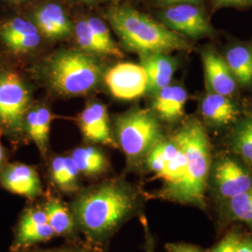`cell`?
<instances>
[{
  "mask_svg": "<svg viewBox=\"0 0 252 252\" xmlns=\"http://www.w3.org/2000/svg\"><path fill=\"white\" fill-rule=\"evenodd\" d=\"M202 61L209 91L228 97L233 96L236 91L237 81L224 58L216 51L207 48L202 53Z\"/></svg>",
  "mask_w": 252,
  "mask_h": 252,
  "instance_id": "9a60e30c",
  "label": "cell"
},
{
  "mask_svg": "<svg viewBox=\"0 0 252 252\" xmlns=\"http://www.w3.org/2000/svg\"><path fill=\"white\" fill-rule=\"evenodd\" d=\"M227 65L242 86L252 84V50L245 45H235L227 50L224 57Z\"/></svg>",
  "mask_w": 252,
  "mask_h": 252,
  "instance_id": "ffe728a7",
  "label": "cell"
},
{
  "mask_svg": "<svg viewBox=\"0 0 252 252\" xmlns=\"http://www.w3.org/2000/svg\"><path fill=\"white\" fill-rule=\"evenodd\" d=\"M73 2H79V3H83V4H96V3H100L103 2L105 0H70Z\"/></svg>",
  "mask_w": 252,
  "mask_h": 252,
  "instance_id": "d590c367",
  "label": "cell"
},
{
  "mask_svg": "<svg viewBox=\"0 0 252 252\" xmlns=\"http://www.w3.org/2000/svg\"><path fill=\"white\" fill-rule=\"evenodd\" d=\"M32 105L31 87L18 62L0 53V129L14 144L25 136V117Z\"/></svg>",
  "mask_w": 252,
  "mask_h": 252,
  "instance_id": "5b68a950",
  "label": "cell"
},
{
  "mask_svg": "<svg viewBox=\"0 0 252 252\" xmlns=\"http://www.w3.org/2000/svg\"><path fill=\"white\" fill-rule=\"evenodd\" d=\"M158 18L163 26L181 36L202 38L215 34L203 5L185 3L161 8Z\"/></svg>",
  "mask_w": 252,
  "mask_h": 252,
  "instance_id": "ba28073f",
  "label": "cell"
},
{
  "mask_svg": "<svg viewBox=\"0 0 252 252\" xmlns=\"http://www.w3.org/2000/svg\"><path fill=\"white\" fill-rule=\"evenodd\" d=\"M187 100L188 93L182 86L169 84L154 94V114L165 122L178 121L184 115Z\"/></svg>",
  "mask_w": 252,
  "mask_h": 252,
  "instance_id": "ac0fdd59",
  "label": "cell"
},
{
  "mask_svg": "<svg viewBox=\"0 0 252 252\" xmlns=\"http://www.w3.org/2000/svg\"><path fill=\"white\" fill-rule=\"evenodd\" d=\"M212 178L217 195L223 203L252 189V172L230 157L217 162Z\"/></svg>",
  "mask_w": 252,
  "mask_h": 252,
  "instance_id": "8fae6325",
  "label": "cell"
},
{
  "mask_svg": "<svg viewBox=\"0 0 252 252\" xmlns=\"http://www.w3.org/2000/svg\"><path fill=\"white\" fill-rule=\"evenodd\" d=\"M201 113L210 124L227 126L237 118L238 108L230 97L209 92L202 100Z\"/></svg>",
  "mask_w": 252,
  "mask_h": 252,
  "instance_id": "d6986e66",
  "label": "cell"
},
{
  "mask_svg": "<svg viewBox=\"0 0 252 252\" xmlns=\"http://www.w3.org/2000/svg\"><path fill=\"white\" fill-rule=\"evenodd\" d=\"M106 18L127 49L139 54L189 51L185 36L128 4L112 6Z\"/></svg>",
  "mask_w": 252,
  "mask_h": 252,
  "instance_id": "7a4b0ae2",
  "label": "cell"
},
{
  "mask_svg": "<svg viewBox=\"0 0 252 252\" xmlns=\"http://www.w3.org/2000/svg\"><path fill=\"white\" fill-rule=\"evenodd\" d=\"M51 175L55 185L62 191H64V188H65L64 157L57 156L54 158L51 164Z\"/></svg>",
  "mask_w": 252,
  "mask_h": 252,
  "instance_id": "83f0119b",
  "label": "cell"
},
{
  "mask_svg": "<svg viewBox=\"0 0 252 252\" xmlns=\"http://www.w3.org/2000/svg\"><path fill=\"white\" fill-rule=\"evenodd\" d=\"M116 144L126 154L129 165H135L146 158L160 140L162 128L154 112L134 108L115 120Z\"/></svg>",
  "mask_w": 252,
  "mask_h": 252,
  "instance_id": "8992f818",
  "label": "cell"
},
{
  "mask_svg": "<svg viewBox=\"0 0 252 252\" xmlns=\"http://www.w3.org/2000/svg\"><path fill=\"white\" fill-rule=\"evenodd\" d=\"M140 64L147 74V93L155 94L171 83L177 69V60L166 53L140 54Z\"/></svg>",
  "mask_w": 252,
  "mask_h": 252,
  "instance_id": "2e32d148",
  "label": "cell"
},
{
  "mask_svg": "<svg viewBox=\"0 0 252 252\" xmlns=\"http://www.w3.org/2000/svg\"><path fill=\"white\" fill-rule=\"evenodd\" d=\"M231 148L252 168V115L244 118L231 135Z\"/></svg>",
  "mask_w": 252,
  "mask_h": 252,
  "instance_id": "603a6c76",
  "label": "cell"
},
{
  "mask_svg": "<svg viewBox=\"0 0 252 252\" xmlns=\"http://www.w3.org/2000/svg\"><path fill=\"white\" fill-rule=\"evenodd\" d=\"M171 138L185 153L186 170L180 184L162 197L184 205L204 207L211 168V149L206 130L198 121L191 120L177 130Z\"/></svg>",
  "mask_w": 252,
  "mask_h": 252,
  "instance_id": "3957f363",
  "label": "cell"
},
{
  "mask_svg": "<svg viewBox=\"0 0 252 252\" xmlns=\"http://www.w3.org/2000/svg\"><path fill=\"white\" fill-rule=\"evenodd\" d=\"M226 216L252 229V189L224 202Z\"/></svg>",
  "mask_w": 252,
  "mask_h": 252,
  "instance_id": "cb8c5ba5",
  "label": "cell"
},
{
  "mask_svg": "<svg viewBox=\"0 0 252 252\" xmlns=\"http://www.w3.org/2000/svg\"><path fill=\"white\" fill-rule=\"evenodd\" d=\"M54 235L43 208L28 207L19 217L13 229L10 252L30 249L33 245L50 240Z\"/></svg>",
  "mask_w": 252,
  "mask_h": 252,
  "instance_id": "30bf717a",
  "label": "cell"
},
{
  "mask_svg": "<svg viewBox=\"0 0 252 252\" xmlns=\"http://www.w3.org/2000/svg\"><path fill=\"white\" fill-rule=\"evenodd\" d=\"M237 252H252V238L251 237H240Z\"/></svg>",
  "mask_w": 252,
  "mask_h": 252,
  "instance_id": "836d02e7",
  "label": "cell"
},
{
  "mask_svg": "<svg viewBox=\"0 0 252 252\" xmlns=\"http://www.w3.org/2000/svg\"><path fill=\"white\" fill-rule=\"evenodd\" d=\"M86 21L92 29L93 33L94 34V36L97 37L100 43L105 48V50L107 52V55L112 56V57H117V58L124 57L123 52L115 44L108 26L103 20L92 16V17L86 19Z\"/></svg>",
  "mask_w": 252,
  "mask_h": 252,
  "instance_id": "484cf974",
  "label": "cell"
},
{
  "mask_svg": "<svg viewBox=\"0 0 252 252\" xmlns=\"http://www.w3.org/2000/svg\"><path fill=\"white\" fill-rule=\"evenodd\" d=\"M1 1H2V0H1Z\"/></svg>",
  "mask_w": 252,
  "mask_h": 252,
  "instance_id": "74e56055",
  "label": "cell"
},
{
  "mask_svg": "<svg viewBox=\"0 0 252 252\" xmlns=\"http://www.w3.org/2000/svg\"><path fill=\"white\" fill-rule=\"evenodd\" d=\"M0 187L30 201L42 193V184L36 169L23 162H7L0 169Z\"/></svg>",
  "mask_w": 252,
  "mask_h": 252,
  "instance_id": "7c38bea8",
  "label": "cell"
},
{
  "mask_svg": "<svg viewBox=\"0 0 252 252\" xmlns=\"http://www.w3.org/2000/svg\"><path fill=\"white\" fill-rule=\"evenodd\" d=\"M240 237L241 236L235 231L229 232L217 244L216 247L211 252H237V247Z\"/></svg>",
  "mask_w": 252,
  "mask_h": 252,
  "instance_id": "f1b7e54d",
  "label": "cell"
},
{
  "mask_svg": "<svg viewBox=\"0 0 252 252\" xmlns=\"http://www.w3.org/2000/svg\"><path fill=\"white\" fill-rule=\"evenodd\" d=\"M47 86L63 96H79L97 87L104 65L95 54L81 50H61L47 57L41 66Z\"/></svg>",
  "mask_w": 252,
  "mask_h": 252,
  "instance_id": "277c9868",
  "label": "cell"
},
{
  "mask_svg": "<svg viewBox=\"0 0 252 252\" xmlns=\"http://www.w3.org/2000/svg\"><path fill=\"white\" fill-rule=\"evenodd\" d=\"M10 252H97L94 249L90 248H63V249H54V250H47V251H40V250H30L26 249L22 251Z\"/></svg>",
  "mask_w": 252,
  "mask_h": 252,
  "instance_id": "d6a6232c",
  "label": "cell"
},
{
  "mask_svg": "<svg viewBox=\"0 0 252 252\" xmlns=\"http://www.w3.org/2000/svg\"><path fill=\"white\" fill-rule=\"evenodd\" d=\"M210 3L213 11L223 8L247 9L252 7V0H210Z\"/></svg>",
  "mask_w": 252,
  "mask_h": 252,
  "instance_id": "f546056e",
  "label": "cell"
},
{
  "mask_svg": "<svg viewBox=\"0 0 252 252\" xmlns=\"http://www.w3.org/2000/svg\"><path fill=\"white\" fill-rule=\"evenodd\" d=\"M79 126L85 139L94 143L116 144L109 126L108 108L100 102H91L79 116Z\"/></svg>",
  "mask_w": 252,
  "mask_h": 252,
  "instance_id": "5bb4252c",
  "label": "cell"
},
{
  "mask_svg": "<svg viewBox=\"0 0 252 252\" xmlns=\"http://www.w3.org/2000/svg\"><path fill=\"white\" fill-rule=\"evenodd\" d=\"M148 252H153L152 251H148Z\"/></svg>",
  "mask_w": 252,
  "mask_h": 252,
  "instance_id": "8d00e7d4",
  "label": "cell"
},
{
  "mask_svg": "<svg viewBox=\"0 0 252 252\" xmlns=\"http://www.w3.org/2000/svg\"><path fill=\"white\" fill-rule=\"evenodd\" d=\"M103 79L109 93L117 99L138 98L148 89L146 71L137 63H118L104 74Z\"/></svg>",
  "mask_w": 252,
  "mask_h": 252,
  "instance_id": "9c48e42d",
  "label": "cell"
},
{
  "mask_svg": "<svg viewBox=\"0 0 252 252\" xmlns=\"http://www.w3.org/2000/svg\"><path fill=\"white\" fill-rule=\"evenodd\" d=\"M3 132L2 130L0 129V169L7 163L8 162V159H9V153L7 149L3 146L2 144V141H1V138L3 136Z\"/></svg>",
  "mask_w": 252,
  "mask_h": 252,
  "instance_id": "e575fe53",
  "label": "cell"
},
{
  "mask_svg": "<svg viewBox=\"0 0 252 252\" xmlns=\"http://www.w3.org/2000/svg\"><path fill=\"white\" fill-rule=\"evenodd\" d=\"M139 200L135 189L121 180H108L79 193L71 205L76 227L94 244L108 240L135 214Z\"/></svg>",
  "mask_w": 252,
  "mask_h": 252,
  "instance_id": "6da1fadb",
  "label": "cell"
},
{
  "mask_svg": "<svg viewBox=\"0 0 252 252\" xmlns=\"http://www.w3.org/2000/svg\"><path fill=\"white\" fill-rule=\"evenodd\" d=\"M206 0H152L154 5L164 8L173 5L178 4H185V3H190V4H197V5H204Z\"/></svg>",
  "mask_w": 252,
  "mask_h": 252,
  "instance_id": "1f68e13d",
  "label": "cell"
},
{
  "mask_svg": "<svg viewBox=\"0 0 252 252\" xmlns=\"http://www.w3.org/2000/svg\"><path fill=\"white\" fill-rule=\"evenodd\" d=\"M43 209L54 234L65 236L74 233L76 224L71 211L64 207L59 199H48Z\"/></svg>",
  "mask_w": 252,
  "mask_h": 252,
  "instance_id": "7402d4cb",
  "label": "cell"
},
{
  "mask_svg": "<svg viewBox=\"0 0 252 252\" xmlns=\"http://www.w3.org/2000/svg\"><path fill=\"white\" fill-rule=\"evenodd\" d=\"M42 36L34 23L27 17L11 14L0 18V46L11 59L20 61L39 48Z\"/></svg>",
  "mask_w": 252,
  "mask_h": 252,
  "instance_id": "52a82bcc",
  "label": "cell"
},
{
  "mask_svg": "<svg viewBox=\"0 0 252 252\" xmlns=\"http://www.w3.org/2000/svg\"><path fill=\"white\" fill-rule=\"evenodd\" d=\"M54 115L49 108L42 106H31L25 117V136L30 138L38 149L39 153L46 155L49 149L50 131Z\"/></svg>",
  "mask_w": 252,
  "mask_h": 252,
  "instance_id": "e0dca14e",
  "label": "cell"
},
{
  "mask_svg": "<svg viewBox=\"0 0 252 252\" xmlns=\"http://www.w3.org/2000/svg\"><path fill=\"white\" fill-rule=\"evenodd\" d=\"M41 36L53 40L66 39L74 34V24L63 7L56 2L36 6L29 17Z\"/></svg>",
  "mask_w": 252,
  "mask_h": 252,
  "instance_id": "4fadbf2b",
  "label": "cell"
},
{
  "mask_svg": "<svg viewBox=\"0 0 252 252\" xmlns=\"http://www.w3.org/2000/svg\"><path fill=\"white\" fill-rule=\"evenodd\" d=\"M145 159L149 170L155 173L157 177L163 170L166 164V159L162 152L161 140L150 151V153H148Z\"/></svg>",
  "mask_w": 252,
  "mask_h": 252,
  "instance_id": "4316f807",
  "label": "cell"
},
{
  "mask_svg": "<svg viewBox=\"0 0 252 252\" xmlns=\"http://www.w3.org/2000/svg\"><path fill=\"white\" fill-rule=\"evenodd\" d=\"M76 41L81 51L89 54L107 55L105 48L100 43L97 37L94 36L86 20L78 21L74 24V34Z\"/></svg>",
  "mask_w": 252,
  "mask_h": 252,
  "instance_id": "d4e9b609",
  "label": "cell"
},
{
  "mask_svg": "<svg viewBox=\"0 0 252 252\" xmlns=\"http://www.w3.org/2000/svg\"><path fill=\"white\" fill-rule=\"evenodd\" d=\"M81 174L88 177H96L107 171L108 159L105 154L94 147L76 149L71 155Z\"/></svg>",
  "mask_w": 252,
  "mask_h": 252,
  "instance_id": "44dd1931",
  "label": "cell"
},
{
  "mask_svg": "<svg viewBox=\"0 0 252 252\" xmlns=\"http://www.w3.org/2000/svg\"><path fill=\"white\" fill-rule=\"evenodd\" d=\"M166 249L169 252H206L189 244H167Z\"/></svg>",
  "mask_w": 252,
  "mask_h": 252,
  "instance_id": "4dcf8cb0",
  "label": "cell"
}]
</instances>
